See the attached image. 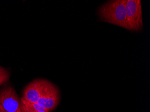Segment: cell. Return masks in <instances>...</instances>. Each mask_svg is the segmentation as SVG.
Segmentation results:
<instances>
[{"instance_id": "4", "label": "cell", "mask_w": 150, "mask_h": 112, "mask_svg": "<svg viewBox=\"0 0 150 112\" xmlns=\"http://www.w3.org/2000/svg\"><path fill=\"white\" fill-rule=\"evenodd\" d=\"M0 104L7 112H21V101L15 88L11 86L0 91Z\"/></svg>"}, {"instance_id": "6", "label": "cell", "mask_w": 150, "mask_h": 112, "mask_svg": "<svg viewBox=\"0 0 150 112\" xmlns=\"http://www.w3.org/2000/svg\"><path fill=\"white\" fill-rule=\"evenodd\" d=\"M20 101H21V103L28 109L33 110V111H38V112H48L44 108L40 106L38 103H33L27 101L22 98L20 99Z\"/></svg>"}, {"instance_id": "1", "label": "cell", "mask_w": 150, "mask_h": 112, "mask_svg": "<svg viewBox=\"0 0 150 112\" xmlns=\"http://www.w3.org/2000/svg\"><path fill=\"white\" fill-rule=\"evenodd\" d=\"M98 15L102 21L117 25L127 30L126 0L107 1L100 6Z\"/></svg>"}, {"instance_id": "7", "label": "cell", "mask_w": 150, "mask_h": 112, "mask_svg": "<svg viewBox=\"0 0 150 112\" xmlns=\"http://www.w3.org/2000/svg\"><path fill=\"white\" fill-rule=\"evenodd\" d=\"M10 76L8 70L0 66V86L9 80Z\"/></svg>"}, {"instance_id": "9", "label": "cell", "mask_w": 150, "mask_h": 112, "mask_svg": "<svg viewBox=\"0 0 150 112\" xmlns=\"http://www.w3.org/2000/svg\"><path fill=\"white\" fill-rule=\"evenodd\" d=\"M0 112H7L4 109V108H3L2 106H1V104H0Z\"/></svg>"}, {"instance_id": "8", "label": "cell", "mask_w": 150, "mask_h": 112, "mask_svg": "<svg viewBox=\"0 0 150 112\" xmlns=\"http://www.w3.org/2000/svg\"><path fill=\"white\" fill-rule=\"evenodd\" d=\"M21 112H38V111H33V110H30V109L26 108L21 103Z\"/></svg>"}, {"instance_id": "2", "label": "cell", "mask_w": 150, "mask_h": 112, "mask_svg": "<svg viewBox=\"0 0 150 112\" xmlns=\"http://www.w3.org/2000/svg\"><path fill=\"white\" fill-rule=\"evenodd\" d=\"M141 3L140 0H126L127 30L137 32L143 28Z\"/></svg>"}, {"instance_id": "5", "label": "cell", "mask_w": 150, "mask_h": 112, "mask_svg": "<svg viewBox=\"0 0 150 112\" xmlns=\"http://www.w3.org/2000/svg\"><path fill=\"white\" fill-rule=\"evenodd\" d=\"M46 81L38 79L31 82L24 88L22 99L27 101L38 103L42 93Z\"/></svg>"}, {"instance_id": "3", "label": "cell", "mask_w": 150, "mask_h": 112, "mask_svg": "<svg viewBox=\"0 0 150 112\" xmlns=\"http://www.w3.org/2000/svg\"><path fill=\"white\" fill-rule=\"evenodd\" d=\"M59 100V92L58 88L53 83L46 81L38 103L50 112L56 108Z\"/></svg>"}]
</instances>
